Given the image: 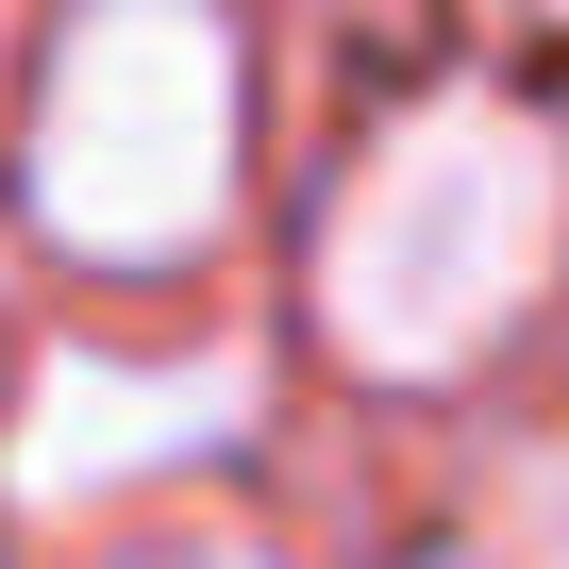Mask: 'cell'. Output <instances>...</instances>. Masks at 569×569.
<instances>
[{
  "label": "cell",
  "mask_w": 569,
  "mask_h": 569,
  "mask_svg": "<svg viewBox=\"0 0 569 569\" xmlns=\"http://www.w3.org/2000/svg\"><path fill=\"white\" fill-rule=\"evenodd\" d=\"M552 268H569V151L519 101L452 84L352 151V184L319 218V319L352 369L452 386L552 302Z\"/></svg>",
  "instance_id": "1"
},
{
  "label": "cell",
  "mask_w": 569,
  "mask_h": 569,
  "mask_svg": "<svg viewBox=\"0 0 569 569\" xmlns=\"http://www.w3.org/2000/svg\"><path fill=\"white\" fill-rule=\"evenodd\" d=\"M34 218L101 268H184L234 218V34L201 0H84L51 34Z\"/></svg>",
  "instance_id": "2"
},
{
  "label": "cell",
  "mask_w": 569,
  "mask_h": 569,
  "mask_svg": "<svg viewBox=\"0 0 569 569\" xmlns=\"http://www.w3.org/2000/svg\"><path fill=\"white\" fill-rule=\"evenodd\" d=\"M234 419H251V369H218V352H184V369L51 352V369H34V402H18V486H34V502H68V486H101V469L218 452Z\"/></svg>",
  "instance_id": "3"
},
{
  "label": "cell",
  "mask_w": 569,
  "mask_h": 569,
  "mask_svg": "<svg viewBox=\"0 0 569 569\" xmlns=\"http://www.w3.org/2000/svg\"><path fill=\"white\" fill-rule=\"evenodd\" d=\"M486 569H569V419L486 486Z\"/></svg>",
  "instance_id": "4"
},
{
  "label": "cell",
  "mask_w": 569,
  "mask_h": 569,
  "mask_svg": "<svg viewBox=\"0 0 569 569\" xmlns=\"http://www.w3.org/2000/svg\"><path fill=\"white\" fill-rule=\"evenodd\" d=\"M151 569H251V552H151Z\"/></svg>",
  "instance_id": "5"
}]
</instances>
